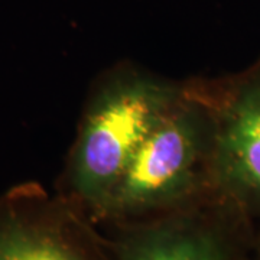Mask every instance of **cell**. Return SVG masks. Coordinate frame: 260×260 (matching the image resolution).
Instances as JSON below:
<instances>
[{"label": "cell", "mask_w": 260, "mask_h": 260, "mask_svg": "<svg viewBox=\"0 0 260 260\" xmlns=\"http://www.w3.org/2000/svg\"><path fill=\"white\" fill-rule=\"evenodd\" d=\"M175 100L171 87L138 77L99 94L85 116L70 172L78 204L99 217L140 143Z\"/></svg>", "instance_id": "cell-1"}, {"label": "cell", "mask_w": 260, "mask_h": 260, "mask_svg": "<svg viewBox=\"0 0 260 260\" xmlns=\"http://www.w3.org/2000/svg\"><path fill=\"white\" fill-rule=\"evenodd\" d=\"M207 123L192 109L174 104L140 143L99 218L129 221L189 204L198 194V168Z\"/></svg>", "instance_id": "cell-2"}, {"label": "cell", "mask_w": 260, "mask_h": 260, "mask_svg": "<svg viewBox=\"0 0 260 260\" xmlns=\"http://www.w3.org/2000/svg\"><path fill=\"white\" fill-rule=\"evenodd\" d=\"M110 244L114 260H249L254 224L236 207L210 194L159 217L123 224Z\"/></svg>", "instance_id": "cell-3"}, {"label": "cell", "mask_w": 260, "mask_h": 260, "mask_svg": "<svg viewBox=\"0 0 260 260\" xmlns=\"http://www.w3.org/2000/svg\"><path fill=\"white\" fill-rule=\"evenodd\" d=\"M208 188L260 224V62L225 90L213 121Z\"/></svg>", "instance_id": "cell-4"}, {"label": "cell", "mask_w": 260, "mask_h": 260, "mask_svg": "<svg viewBox=\"0 0 260 260\" xmlns=\"http://www.w3.org/2000/svg\"><path fill=\"white\" fill-rule=\"evenodd\" d=\"M0 260H114L68 208L32 191L0 200Z\"/></svg>", "instance_id": "cell-5"}, {"label": "cell", "mask_w": 260, "mask_h": 260, "mask_svg": "<svg viewBox=\"0 0 260 260\" xmlns=\"http://www.w3.org/2000/svg\"><path fill=\"white\" fill-rule=\"evenodd\" d=\"M249 260H260V224L254 225L249 250Z\"/></svg>", "instance_id": "cell-6"}]
</instances>
